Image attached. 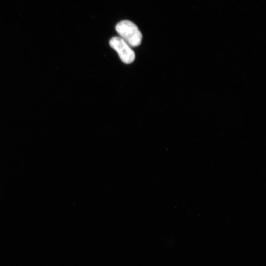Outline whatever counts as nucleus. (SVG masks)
<instances>
[{"label":"nucleus","mask_w":266,"mask_h":266,"mask_svg":"<svg viewBox=\"0 0 266 266\" xmlns=\"http://www.w3.org/2000/svg\"><path fill=\"white\" fill-rule=\"evenodd\" d=\"M109 45L118 53L121 60L125 64L133 63L135 58L131 46L120 37L115 36L109 41Z\"/></svg>","instance_id":"2"},{"label":"nucleus","mask_w":266,"mask_h":266,"mask_svg":"<svg viewBox=\"0 0 266 266\" xmlns=\"http://www.w3.org/2000/svg\"><path fill=\"white\" fill-rule=\"evenodd\" d=\"M116 31L120 37L131 47L139 45L142 40V34L137 26L129 20H123L116 26Z\"/></svg>","instance_id":"1"}]
</instances>
